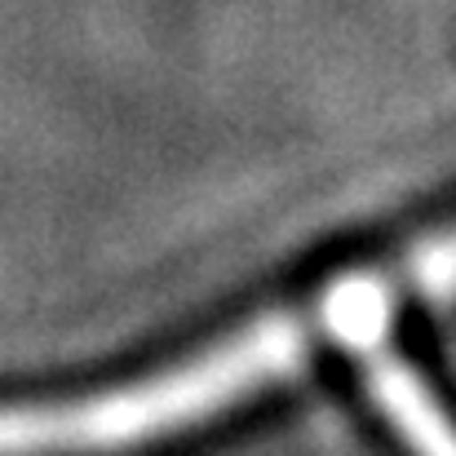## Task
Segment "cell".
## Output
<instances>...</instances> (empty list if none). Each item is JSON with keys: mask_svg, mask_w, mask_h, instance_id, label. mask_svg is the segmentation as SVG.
<instances>
[{"mask_svg": "<svg viewBox=\"0 0 456 456\" xmlns=\"http://www.w3.org/2000/svg\"><path fill=\"white\" fill-rule=\"evenodd\" d=\"M368 386L381 417L408 444L412 456H456V421L439 408L430 386L395 354L368 350Z\"/></svg>", "mask_w": 456, "mask_h": 456, "instance_id": "7a4b0ae2", "label": "cell"}, {"mask_svg": "<svg viewBox=\"0 0 456 456\" xmlns=\"http://www.w3.org/2000/svg\"><path fill=\"white\" fill-rule=\"evenodd\" d=\"M412 297H421V280L408 253L395 266L354 271L332 289H323L314 302L266 314L222 337L182 368L71 403L0 408V456L125 452L151 439H168L293 377L328 341L350 350H372L390 314L403 310V302Z\"/></svg>", "mask_w": 456, "mask_h": 456, "instance_id": "6da1fadb", "label": "cell"}]
</instances>
